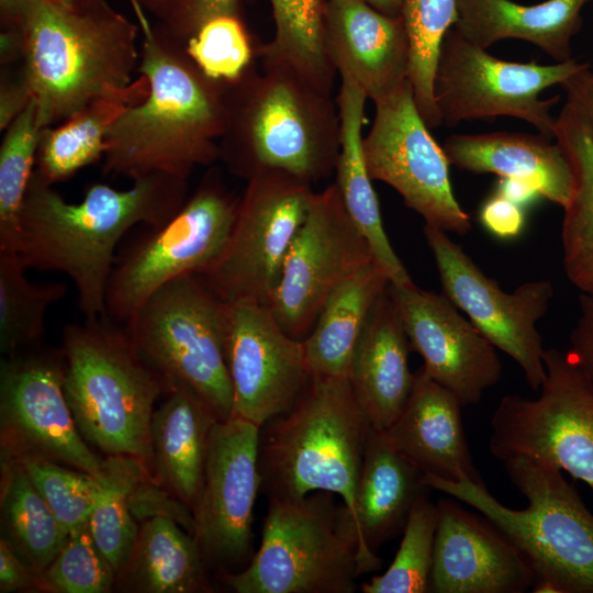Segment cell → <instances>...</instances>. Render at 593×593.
Returning <instances> with one entry per match:
<instances>
[{
	"label": "cell",
	"instance_id": "obj_1",
	"mask_svg": "<svg viewBox=\"0 0 593 593\" xmlns=\"http://www.w3.org/2000/svg\"><path fill=\"white\" fill-rule=\"evenodd\" d=\"M53 186L34 170L13 250L27 268L67 275L85 318L105 317L119 242L137 224L156 228L170 220L188 199V180L152 174L124 190L93 183L78 203Z\"/></svg>",
	"mask_w": 593,
	"mask_h": 593
},
{
	"label": "cell",
	"instance_id": "obj_2",
	"mask_svg": "<svg viewBox=\"0 0 593 593\" xmlns=\"http://www.w3.org/2000/svg\"><path fill=\"white\" fill-rule=\"evenodd\" d=\"M128 2L141 29L139 71L149 91L110 128L102 171L132 180L152 174L188 180L195 167L220 159L225 82L208 77L186 45L154 26L136 0Z\"/></svg>",
	"mask_w": 593,
	"mask_h": 593
},
{
	"label": "cell",
	"instance_id": "obj_3",
	"mask_svg": "<svg viewBox=\"0 0 593 593\" xmlns=\"http://www.w3.org/2000/svg\"><path fill=\"white\" fill-rule=\"evenodd\" d=\"M239 78L224 81L227 122L220 160L246 181L280 170L310 183L335 172L340 152L336 99L288 64L258 57Z\"/></svg>",
	"mask_w": 593,
	"mask_h": 593
},
{
	"label": "cell",
	"instance_id": "obj_4",
	"mask_svg": "<svg viewBox=\"0 0 593 593\" xmlns=\"http://www.w3.org/2000/svg\"><path fill=\"white\" fill-rule=\"evenodd\" d=\"M21 27L20 71L44 127L133 82L141 29L107 1L67 8L29 0Z\"/></svg>",
	"mask_w": 593,
	"mask_h": 593
},
{
	"label": "cell",
	"instance_id": "obj_5",
	"mask_svg": "<svg viewBox=\"0 0 593 593\" xmlns=\"http://www.w3.org/2000/svg\"><path fill=\"white\" fill-rule=\"evenodd\" d=\"M370 429L348 377L312 374L293 406L260 427V492L268 500L331 492L354 516Z\"/></svg>",
	"mask_w": 593,
	"mask_h": 593
},
{
	"label": "cell",
	"instance_id": "obj_6",
	"mask_svg": "<svg viewBox=\"0 0 593 593\" xmlns=\"http://www.w3.org/2000/svg\"><path fill=\"white\" fill-rule=\"evenodd\" d=\"M60 348L65 396L83 439L141 461L152 477L150 419L165 387L125 327L109 316L69 323Z\"/></svg>",
	"mask_w": 593,
	"mask_h": 593
},
{
	"label": "cell",
	"instance_id": "obj_7",
	"mask_svg": "<svg viewBox=\"0 0 593 593\" xmlns=\"http://www.w3.org/2000/svg\"><path fill=\"white\" fill-rule=\"evenodd\" d=\"M503 463L527 500L523 510L504 506L485 486L469 480L452 482L424 473V481L477 510L512 540L535 572L533 592L593 593V514L577 489L547 463L526 457Z\"/></svg>",
	"mask_w": 593,
	"mask_h": 593
},
{
	"label": "cell",
	"instance_id": "obj_8",
	"mask_svg": "<svg viewBox=\"0 0 593 593\" xmlns=\"http://www.w3.org/2000/svg\"><path fill=\"white\" fill-rule=\"evenodd\" d=\"M261 541L242 570L220 575L236 593H354L356 580L379 571L355 518L336 494L269 499Z\"/></svg>",
	"mask_w": 593,
	"mask_h": 593
},
{
	"label": "cell",
	"instance_id": "obj_9",
	"mask_svg": "<svg viewBox=\"0 0 593 593\" xmlns=\"http://www.w3.org/2000/svg\"><path fill=\"white\" fill-rule=\"evenodd\" d=\"M231 304L200 273L183 275L153 292L125 322L139 356L165 391L186 385L219 421L231 417L233 391L226 361Z\"/></svg>",
	"mask_w": 593,
	"mask_h": 593
},
{
	"label": "cell",
	"instance_id": "obj_10",
	"mask_svg": "<svg viewBox=\"0 0 593 593\" xmlns=\"http://www.w3.org/2000/svg\"><path fill=\"white\" fill-rule=\"evenodd\" d=\"M239 203L216 168L165 224L150 228L115 262L107 291V313L125 323L163 284L183 275L203 273L220 257Z\"/></svg>",
	"mask_w": 593,
	"mask_h": 593
},
{
	"label": "cell",
	"instance_id": "obj_11",
	"mask_svg": "<svg viewBox=\"0 0 593 593\" xmlns=\"http://www.w3.org/2000/svg\"><path fill=\"white\" fill-rule=\"evenodd\" d=\"M544 363L537 398L499 402L490 452L501 461L526 457L556 467L593 492V383L568 350L545 349Z\"/></svg>",
	"mask_w": 593,
	"mask_h": 593
},
{
	"label": "cell",
	"instance_id": "obj_12",
	"mask_svg": "<svg viewBox=\"0 0 593 593\" xmlns=\"http://www.w3.org/2000/svg\"><path fill=\"white\" fill-rule=\"evenodd\" d=\"M588 63L572 58L551 65L497 58L465 38L454 26L445 35L434 76V99L443 125L511 116L553 138L551 108L559 97L540 93L561 85Z\"/></svg>",
	"mask_w": 593,
	"mask_h": 593
},
{
	"label": "cell",
	"instance_id": "obj_13",
	"mask_svg": "<svg viewBox=\"0 0 593 593\" xmlns=\"http://www.w3.org/2000/svg\"><path fill=\"white\" fill-rule=\"evenodd\" d=\"M313 193L312 183L280 170L247 180L228 240L201 273L223 301L269 305Z\"/></svg>",
	"mask_w": 593,
	"mask_h": 593
},
{
	"label": "cell",
	"instance_id": "obj_14",
	"mask_svg": "<svg viewBox=\"0 0 593 593\" xmlns=\"http://www.w3.org/2000/svg\"><path fill=\"white\" fill-rule=\"evenodd\" d=\"M0 452V459H47L105 480V458L83 439L66 400L61 348L1 359Z\"/></svg>",
	"mask_w": 593,
	"mask_h": 593
},
{
	"label": "cell",
	"instance_id": "obj_15",
	"mask_svg": "<svg viewBox=\"0 0 593 593\" xmlns=\"http://www.w3.org/2000/svg\"><path fill=\"white\" fill-rule=\"evenodd\" d=\"M362 154L370 178L392 187L425 224L459 235L470 231L452 192L450 164L418 112L410 80L374 102Z\"/></svg>",
	"mask_w": 593,
	"mask_h": 593
},
{
	"label": "cell",
	"instance_id": "obj_16",
	"mask_svg": "<svg viewBox=\"0 0 593 593\" xmlns=\"http://www.w3.org/2000/svg\"><path fill=\"white\" fill-rule=\"evenodd\" d=\"M371 261L368 242L331 183L313 193L268 307L288 335L303 340L331 294Z\"/></svg>",
	"mask_w": 593,
	"mask_h": 593
},
{
	"label": "cell",
	"instance_id": "obj_17",
	"mask_svg": "<svg viewBox=\"0 0 593 593\" xmlns=\"http://www.w3.org/2000/svg\"><path fill=\"white\" fill-rule=\"evenodd\" d=\"M423 233L435 260L444 295L488 340L522 369L528 387L537 392L546 376L538 322L553 296L549 280H533L512 292L488 277L447 234L425 224Z\"/></svg>",
	"mask_w": 593,
	"mask_h": 593
},
{
	"label": "cell",
	"instance_id": "obj_18",
	"mask_svg": "<svg viewBox=\"0 0 593 593\" xmlns=\"http://www.w3.org/2000/svg\"><path fill=\"white\" fill-rule=\"evenodd\" d=\"M260 427L233 417L214 425L192 532L209 571L236 572L254 556V505L260 492Z\"/></svg>",
	"mask_w": 593,
	"mask_h": 593
},
{
	"label": "cell",
	"instance_id": "obj_19",
	"mask_svg": "<svg viewBox=\"0 0 593 593\" xmlns=\"http://www.w3.org/2000/svg\"><path fill=\"white\" fill-rule=\"evenodd\" d=\"M226 361L231 416L259 427L288 412L312 377L303 340L288 335L268 306L250 302L231 304Z\"/></svg>",
	"mask_w": 593,
	"mask_h": 593
},
{
	"label": "cell",
	"instance_id": "obj_20",
	"mask_svg": "<svg viewBox=\"0 0 593 593\" xmlns=\"http://www.w3.org/2000/svg\"><path fill=\"white\" fill-rule=\"evenodd\" d=\"M411 349L426 374L450 391L461 406L477 404L502 377L496 348L445 295L414 282L389 286Z\"/></svg>",
	"mask_w": 593,
	"mask_h": 593
},
{
	"label": "cell",
	"instance_id": "obj_21",
	"mask_svg": "<svg viewBox=\"0 0 593 593\" xmlns=\"http://www.w3.org/2000/svg\"><path fill=\"white\" fill-rule=\"evenodd\" d=\"M429 590L434 593H522L536 577L525 555L493 523L440 499Z\"/></svg>",
	"mask_w": 593,
	"mask_h": 593
},
{
	"label": "cell",
	"instance_id": "obj_22",
	"mask_svg": "<svg viewBox=\"0 0 593 593\" xmlns=\"http://www.w3.org/2000/svg\"><path fill=\"white\" fill-rule=\"evenodd\" d=\"M324 38L336 72L373 103L409 81L410 44L401 15L362 0H326Z\"/></svg>",
	"mask_w": 593,
	"mask_h": 593
},
{
	"label": "cell",
	"instance_id": "obj_23",
	"mask_svg": "<svg viewBox=\"0 0 593 593\" xmlns=\"http://www.w3.org/2000/svg\"><path fill=\"white\" fill-rule=\"evenodd\" d=\"M461 407L450 391L419 368L402 412L383 433L425 474L485 486L469 450Z\"/></svg>",
	"mask_w": 593,
	"mask_h": 593
},
{
	"label": "cell",
	"instance_id": "obj_24",
	"mask_svg": "<svg viewBox=\"0 0 593 593\" xmlns=\"http://www.w3.org/2000/svg\"><path fill=\"white\" fill-rule=\"evenodd\" d=\"M389 286L370 311L348 374L361 410L378 430L396 419L414 382L410 342Z\"/></svg>",
	"mask_w": 593,
	"mask_h": 593
},
{
	"label": "cell",
	"instance_id": "obj_25",
	"mask_svg": "<svg viewBox=\"0 0 593 593\" xmlns=\"http://www.w3.org/2000/svg\"><path fill=\"white\" fill-rule=\"evenodd\" d=\"M150 419L153 481L192 514L198 502L212 429L219 421L192 389L164 392Z\"/></svg>",
	"mask_w": 593,
	"mask_h": 593
},
{
	"label": "cell",
	"instance_id": "obj_26",
	"mask_svg": "<svg viewBox=\"0 0 593 593\" xmlns=\"http://www.w3.org/2000/svg\"><path fill=\"white\" fill-rule=\"evenodd\" d=\"M443 148L450 165L527 181L562 209L572 195L573 174L566 155L540 133L452 134Z\"/></svg>",
	"mask_w": 593,
	"mask_h": 593
},
{
	"label": "cell",
	"instance_id": "obj_27",
	"mask_svg": "<svg viewBox=\"0 0 593 593\" xmlns=\"http://www.w3.org/2000/svg\"><path fill=\"white\" fill-rule=\"evenodd\" d=\"M433 489L424 472L371 427L356 486L354 517L365 549L379 548L403 532L415 502Z\"/></svg>",
	"mask_w": 593,
	"mask_h": 593
},
{
	"label": "cell",
	"instance_id": "obj_28",
	"mask_svg": "<svg viewBox=\"0 0 593 593\" xmlns=\"http://www.w3.org/2000/svg\"><path fill=\"white\" fill-rule=\"evenodd\" d=\"M589 1L522 4L512 0H457L454 27L484 49L503 40H521L562 63L574 58L571 43L581 29L582 10Z\"/></svg>",
	"mask_w": 593,
	"mask_h": 593
},
{
	"label": "cell",
	"instance_id": "obj_29",
	"mask_svg": "<svg viewBox=\"0 0 593 593\" xmlns=\"http://www.w3.org/2000/svg\"><path fill=\"white\" fill-rule=\"evenodd\" d=\"M367 97L350 80L342 79L336 101L340 120V152L335 168L344 205L369 244L377 265L391 284L413 282L383 227L377 193L362 154V124Z\"/></svg>",
	"mask_w": 593,
	"mask_h": 593
},
{
	"label": "cell",
	"instance_id": "obj_30",
	"mask_svg": "<svg viewBox=\"0 0 593 593\" xmlns=\"http://www.w3.org/2000/svg\"><path fill=\"white\" fill-rule=\"evenodd\" d=\"M209 569L192 535L175 518L139 521L133 549L116 573L114 589L133 593L213 592Z\"/></svg>",
	"mask_w": 593,
	"mask_h": 593
},
{
	"label": "cell",
	"instance_id": "obj_31",
	"mask_svg": "<svg viewBox=\"0 0 593 593\" xmlns=\"http://www.w3.org/2000/svg\"><path fill=\"white\" fill-rule=\"evenodd\" d=\"M148 91L149 82L141 74L127 87L101 96L57 125L45 127L34 170L55 184L103 159L110 128L126 109L143 101Z\"/></svg>",
	"mask_w": 593,
	"mask_h": 593
},
{
	"label": "cell",
	"instance_id": "obj_32",
	"mask_svg": "<svg viewBox=\"0 0 593 593\" xmlns=\"http://www.w3.org/2000/svg\"><path fill=\"white\" fill-rule=\"evenodd\" d=\"M553 138L573 174V192L563 208L561 227L563 269L581 294L593 295V136L568 101L556 116Z\"/></svg>",
	"mask_w": 593,
	"mask_h": 593
},
{
	"label": "cell",
	"instance_id": "obj_33",
	"mask_svg": "<svg viewBox=\"0 0 593 593\" xmlns=\"http://www.w3.org/2000/svg\"><path fill=\"white\" fill-rule=\"evenodd\" d=\"M389 283L382 269L371 261L331 294L303 339L312 374L348 377L370 311Z\"/></svg>",
	"mask_w": 593,
	"mask_h": 593
},
{
	"label": "cell",
	"instance_id": "obj_34",
	"mask_svg": "<svg viewBox=\"0 0 593 593\" xmlns=\"http://www.w3.org/2000/svg\"><path fill=\"white\" fill-rule=\"evenodd\" d=\"M1 460V525L21 557L42 573L67 539V532L36 489L22 463Z\"/></svg>",
	"mask_w": 593,
	"mask_h": 593
},
{
	"label": "cell",
	"instance_id": "obj_35",
	"mask_svg": "<svg viewBox=\"0 0 593 593\" xmlns=\"http://www.w3.org/2000/svg\"><path fill=\"white\" fill-rule=\"evenodd\" d=\"M326 0H269L275 35L260 44L258 57L283 61L320 90L332 93L336 70L324 38Z\"/></svg>",
	"mask_w": 593,
	"mask_h": 593
},
{
	"label": "cell",
	"instance_id": "obj_36",
	"mask_svg": "<svg viewBox=\"0 0 593 593\" xmlns=\"http://www.w3.org/2000/svg\"><path fill=\"white\" fill-rule=\"evenodd\" d=\"M14 250L0 249V351L12 355L42 346L45 316L64 298V282H34Z\"/></svg>",
	"mask_w": 593,
	"mask_h": 593
},
{
	"label": "cell",
	"instance_id": "obj_37",
	"mask_svg": "<svg viewBox=\"0 0 593 593\" xmlns=\"http://www.w3.org/2000/svg\"><path fill=\"white\" fill-rule=\"evenodd\" d=\"M107 478L89 516V532L115 572L126 562L136 540L139 523L131 506L134 488L146 477V467L124 456H107ZM153 480V479H152Z\"/></svg>",
	"mask_w": 593,
	"mask_h": 593
},
{
	"label": "cell",
	"instance_id": "obj_38",
	"mask_svg": "<svg viewBox=\"0 0 593 593\" xmlns=\"http://www.w3.org/2000/svg\"><path fill=\"white\" fill-rule=\"evenodd\" d=\"M410 44L414 99L428 128L443 125L434 99V76L441 42L457 19V0H400Z\"/></svg>",
	"mask_w": 593,
	"mask_h": 593
},
{
	"label": "cell",
	"instance_id": "obj_39",
	"mask_svg": "<svg viewBox=\"0 0 593 593\" xmlns=\"http://www.w3.org/2000/svg\"><path fill=\"white\" fill-rule=\"evenodd\" d=\"M44 128L32 98L25 110L4 130L0 146V249L14 248L19 216Z\"/></svg>",
	"mask_w": 593,
	"mask_h": 593
},
{
	"label": "cell",
	"instance_id": "obj_40",
	"mask_svg": "<svg viewBox=\"0 0 593 593\" xmlns=\"http://www.w3.org/2000/svg\"><path fill=\"white\" fill-rule=\"evenodd\" d=\"M429 494L413 505L396 555L380 575L360 585L363 593H426L429 590L434 541L438 522L436 503Z\"/></svg>",
	"mask_w": 593,
	"mask_h": 593
},
{
	"label": "cell",
	"instance_id": "obj_41",
	"mask_svg": "<svg viewBox=\"0 0 593 593\" xmlns=\"http://www.w3.org/2000/svg\"><path fill=\"white\" fill-rule=\"evenodd\" d=\"M18 461L67 534L88 524L102 482L81 470L47 459L24 458Z\"/></svg>",
	"mask_w": 593,
	"mask_h": 593
},
{
	"label": "cell",
	"instance_id": "obj_42",
	"mask_svg": "<svg viewBox=\"0 0 593 593\" xmlns=\"http://www.w3.org/2000/svg\"><path fill=\"white\" fill-rule=\"evenodd\" d=\"M259 45L242 16L223 15L205 23L184 47L208 77L233 81L255 64Z\"/></svg>",
	"mask_w": 593,
	"mask_h": 593
},
{
	"label": "cell",
	"instance_id": "obj_43",
	"mask_svg": "<svg viewBox=\"0 0 593 593\" xmlns=\"http://www.w3.org/2000/svg\"><path fill=\"white\" fill-rule=\"evenodd\" d=\"M116 572L97 547L88 524L68 534L49 566L41 573L45 593H107Z\"/></svg>",
	"mask_w": 593,
	"mask_h": 593
},
{
	"label": "cell",
	"instance_id": "obj_44",
	"mask_svg": "<svg viewBox=\"0 0 593 593\" xmlns=\"http://www.w3.org/2000/svg\"><path fill=\"white\" fill-rule=\"evenodd\" d=\"M223 15H240V0H182L175 13L158 25L186 45L209 21Z\"/></svg>",
	"mask_w": 593,
	"mask_h": 593
},
{
	"label": "cell",
	"instance_id": "obj_45",
	"mask_svg": "<svg viewBox=\"0 0 593 593\" xmlns=\"http://www.w3.org/2000/svg\"><path fill=\"white\" fill-rule=\"evenodd\" d=\"M0 592H43L41 573L31 567L8 538H0Z\"/></svg>",
	"mask_w": 593,
	"mask_h": 593
},
{
	"label": "cell",
	"instance_id": "obj_46",
	"mask_svg": "<svg viewBox=\"0 0 593 593\" xmlns=\"http://www.w3.org/2000/svg\"><path fill=\"white\" fill-rule=\"evenodd\" d=\"M479 219L489 233L502 239L517 237L525 226L523 206L499 193L483 203Z\"/></svg>",
	"mask_w": 593,
	"mask_h": 593
},
{
	"label": "cell",
	"instance_id": "obj_47",
	"mask_svg": "<svg viewBox=\"0 0 593 593\" xmlns=\"http://www.w3.org/2000/svg\"><path fill=\"white\" fill-rule=\"evenodd\" d=\"M580 315L570 334L568 353L593 383V295L580 294Z\"/></svg>",
	"mask_w": 593,
	"mask_h": 593
},
{
	"label": "cell",
	"instance_id": "obj_48",
	"mask_svg": "<svg viewBox=\"0 0 593 593\" xmlns=\"http://www.w3.org/2000/svg\"><path fill=\"white\" fill-rule=\"evenodd\" d=\"M31 100L30 87L21 71L10 74L8 68H1L0 130L2 132L25 110Z\"/></svg>",
	"mask_w": 593,
	"mask_h": 593
},
{
	"label": "cell",
	"instance_id": "obj_49",
	"mask_svg": "<svg viewBox=\"0 0 593 593\" xmlns=\"http://www.w3.org/2000/svg\"><path fill=\"white\" fill-rule=\"evenodd\" d=\"M560 87L567 100L582 115L593 136V68L586 64L564 80Z\"/></svg>",
	"mask_w": 593,
	"mask_h": 593
},
{
	"label": "cell",
	"instance_id": "obj_50",
	"mask_svg": "<svg viewBox=\"0 0 593 593\" xmlns=\"http://www.w3.org/2000/svg\"><path fill=\"white\" fill-rule=\"evenodd\" d=\"M24 53V35L21 26H3L0 32V65L9 68L22 60Z\"/></svg>",
	"mask_w": 593,
	"mask_h": 593
},
{
	"label": "cell",
	"instance_id": "obj_51",
	"mask_svg": "<svg viewBox=\"0 0 593 593\" xmlns=\"http://www.w3.org/2000/svg\"><path fill=\"white\" fill-rule=\"evenodd\" d=\"M496 193L522 206L533 202L540 195L539 191L532 183L511 178L500 179Z\"/></svg>",
	"mask_w": 593,
	"mask_h": 593
},
{
	"label": "cell",
	"instance_id": "obj_52",
	"mask_svg": "<svg viewBox=\"0 0 593 593\" xmlns=\"http://www.w3.org/2000/svg\"><path fill=\"white\" fill-rule=\"evenodd\" d=\"M29 0H0V21L3 26H21Z\"/></svg>",
	"mask_w": 593,
	"mask_h": 593
},
{
	"label": "cell",
	"instance_id": "obj_53",
	"mask_svg": "<svg viewBox=\"0 0 593 593\" xmlns=\"http://www.w3.org/2000/svg\"><path fill=\"white\" fill-rule=\"evenodd\" d=\"M144 10L155 14L160 23L166 22L178 9L182 0H136Z\"/></svg>",
	"mask_w": 593,
	"mask_h": 593
},
{
	"label": "cell",
	"instance_id": "obj_54",
	"mask_svg": "<svg viewBox=\"0 0 593 593\" xmlns=\"http://www.w3.org/2000/svg\"><path fill=\"white\" fill-rule=\"evenodd\" d=\"M366 3L370 4L378 11L392 15V16H400L401 15V1L400 0H362Z\"/></svg>",
	"mask_w": 593,
	"mask_h": 593
},
{
	"label": "cell",
	"instance_id": "obj_55",
	"mask_svg": "<svg viewBox=\"0 0 593 593\" xmlns=\"http://www.w3.org/2000/svg\"><path fill=\"white\" fill-rule=\"evenodd\" d=\"M55 1L67 8H81V7H87V5L96 4L99 2H103L107 0H55Z\"/></svg>",
	"mask_w": 593,
	"mask_h": 593
}]
</instances>
